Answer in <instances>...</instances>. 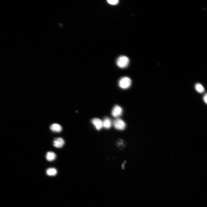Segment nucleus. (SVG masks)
Masks as SVG:
<instances>
[{"label":"nucleus","mask_w":207,"mask_h":207,"mask_svg":"<svg viewBox=\"0 0 207 207\" xmlns=\"http://www.w3.org/2000/svg\"><path fill=\"white\" fill-rule=\"evenodd\" d=\"M207 94L206 93L205 94V95H204L203 97V100L205 102L206 104L207 103Z\"/></svg>","instance_id":"nucleus-13"},{"label":"nucleus","mask_w":207,"mask_h":207,"mask_svg":"<svg viewBox=\"0 0 207 207\" xmlns=\"http://www.w3.org/2000/svg\"><path fill=\"white\" fill-rule=\"evenodd\" d=\"M131 83L132 81L130 78L127 76H124L119 80L118 85L121 88L126 89L131 86Z\"/></svg>","instance_id":"nucleus-2"},{"label":"nucleus","mask_w":207,"mask_h":207,"mask_svg":"<svg viewBox=\"0 0 207 207\" xmlns=\"http://www.w3.org/2000/svg\"><path fill=\"white\" fill-rule=\"evenodd\" d=\"M56 154L52 152H48L46 155V159L49 161H51L54 160L55 158Z\"/></svg>","instance_id":"nucleus-8"},{"label":"nucleus","mask_w":207,"mask_h":207,"mask_svg":"<svg viewBox=\"0 0 207 207\" xmlns=\"http://www.w3.org/2000/svg\"><path fill=\"white\" fill-rule=\"evenodd\" d=\"M50 129L52 131L55 132H60L62 130L61 125L57 123H54L51 124L50 126Z\"/></svg>","instance_id":"nucleus-7"},{"label":"nucleus","mask_w":207,"mask_h":207,"mask_svg":"<svg viewBox=\"0 0 207 207\" xmlns=\"http://www.w3.org/2000/svg\"><path fill=\"white\" fill-rule=\"evenodd\" d=\"M129 63V59L127 56L121 55L116 60V64L119 67L124 68L126 67Z\"/></svg>","instance_id":"nucleus-1"},{"label":"nucleus","mask_w":207,"mask_h":207,"mask_svg":"<svg viewBox=\"0 0 207 207\" xmlns=\"http://www.w3.org/2000/svg\"><path fill=\"white\" fill-rule=\"evenodd\" d=\"M113 124L114 127L116 129L119 130H123L126 127V124L120 118L115 119L113 121Z\"/></svg>","instance_id":"nucleus-3"},{"label":"nucleus","mask_w":207,"mask_h":207,"mask_svg":"<svg viewBox=\"0 0 207 207\" xmlns=\"http://www.w3.org/2000/svg\"><path fill=\"white\" fill-rule=\"evenodd\" d=\"M57 170L54 168H48L46 170L47 174L49 176H54L57 173Z\"/></svg>","instance_id":"nucleus-11"},{"label":"nucleus","mask_w":207,"mask_h":207,"mask_svg":"<svg viewBox=\"0 0 207 207\" xmlns=\"http://www.w3.org/2000/svg\"><path fill=\"white\" fill-rule=\"evenodd\" d=\"M108 3L111 5H116L118 3L119 1L118 0H108L107 1Z\"/></svg>","instance_id":"nucleus-12"},{"label":"nucleus","mask_w":207,"mask_h":207,"mask_svg":"<svg viewBox=\"0 0 207 207\" xmlns=\"http://www.w3.org/2000/svg\"><path fill=\"white\" fill-rule=\"evenodd\" d=\"M65 143L64 139L62 137H59L55 139L53 142L54 147L57 148L62 147Z\"/></svg>","instance_id":"nucleus-5"},{"label":"nucleus","mask_w":207,"mask_h":207,"mask_svg":"<svg viewBox=\"0 0 207 207\" xmlns=\"http://www.w3.org/2000/svg\"><path fill=\"white\" fill-rule=\"evenodd\" d=\"M122 112V108L118 105H115L112 108L111 114L112 115L115 117H117L120 116Z\"/></svg>","instance_id":"nucleus-4"},{"label":"nucleus","mask_w":207,"mask_h":207,"mask_svg":"<svg viewBox=\"0 0 207 207\" xmlns=\"http://www.w3.org/2000/svg\"><path fill=\"white\" fill-rule=\"evenodd\" d=\"M195 89L198 93H202L204 91V89L203 86L200 83H197L195 85Z\"/></svg>","instance_id":"nucleus-10"},{"label":"nucleus","mask_w":207,"mask_h":207,"mask_svg":"<svg viewBox=\"0 0 207 207\" xmlns=\"http://www.w3.org/2000/svg\"><path fill=\"white\" fill-rule=\"evenodd\" d=\"M91 122L98 130H100L103 126L102 121L99 118H94L92 120Z\"/></svg>","instance_id":"nucleus-6"},{"label":"nucleus","mask_w":207,"mask_h":207,"mask_svg":"<svg viewBox=\"0 0 207 207\" xmlns=\"http://www.w3.org/2000/svg\"><path fill=\"white\" fill-rule=\"evenodd\" d=\"M103 126L106 129L110 128L112 125L111 121L108 118H106L103 120Z\"/></svg>","instance_id":"nucleus-9"}]
</instances>
